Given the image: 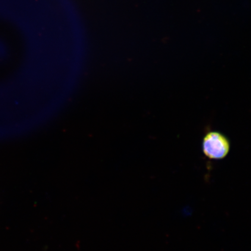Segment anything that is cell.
I'll return each instance as SVG.
<instances>
[{
  "mask_svg": "<svg viewBox=\"0 0 251 251\" xmlns=\"http://www.w3.org/2000/svg\"><path fill=\"white\" fill-rule=\"evenodd\" d=\"M230 150V141L219 131H211L204 136L202 151L207 158L221 160L227 156Z\"/></svg>",
  "mask_w": 251,
  "mask_h": 251,
  "instance_id": "cell-1",
  "label": "cell"
}]
</instances>
